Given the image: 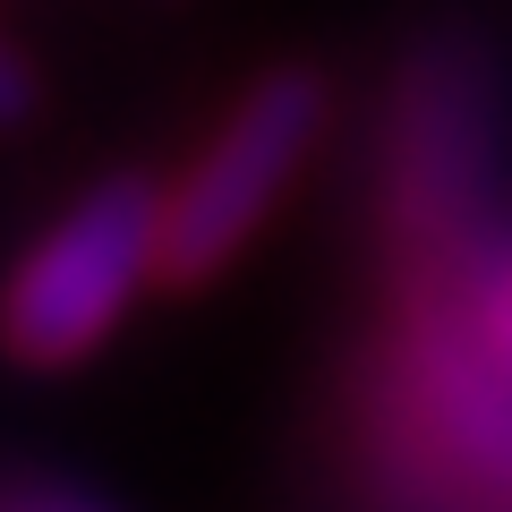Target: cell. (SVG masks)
<instances>
[{
  "label": "cell",
  "instance_id": "3957f363",
  "mask_svg": "<svg viewBox=\"0 0 512 512\" xmlns=\"http://www.w3.org/2000/svg\"><path fill=\"white\" fill-rule=\"evenodd\" d=\"M26 111H35V69H26V60L9 52V43H0V128H9V120H26Z\"/></svg>",
  "mask_w": 512,
  "mask_h": 512
},
{
  "label": "cell",
  "instance_id": "5b68a950",
  "mask_svg": "<svg viewBox=\"0 0 512 512\" xmlns=\"http://www.w3.org/2000/svg\"><path fill=\"white\" fill-rule=\"evenodd\" d=\"M43 512H86V504H43Z\"/></svg>",
  "mask_w": 512,
  "mask_h": 512
},
{
  "label": "cell",
  "instance_id": "6da1fadb",
  "mask_svg": "<svg viewBox=\"0 0 512 512\" xmlns=\"http://www.w3.org/2000/svg\"><path fill=\"white\" fill-rule=\"evenodd\" d=\"M146 282H163V188L103 180L9 265L0 350L18 367H77L120 333Z\"/></svg>",
  "mask_w": 512,
  "mask_h": 512
},
{
  "label": "cell",
  "instance_id": "277c9868",
  "mask_svg": "<svg viewBox=\"0 0 512 512\" xmlns=\"http://www.w3.org/2000/svg\"><path fill=\"white\" fill-rule=\"evenodd\" d=\"M495 333H504V342H512V291L495 299Z\"/></svg>",
  "mask_w": 512,
  "mask_h": 512
},
{
  "label": "cell",
  "instance_id": "7a4b0ae2",
  "mask_svg": "<svg viewBox=\"0 0 512 512\" xmlns=\"http://www.w3.org/2000/svg\"><path fill=\"white\" fill-rule=\"evenodd\" d=\"M325 128V86L299 69H274L239 94V111L214 128V146L163 188V282H214L282 205L299 163Z\"/></svg>",
  "mask_w": 512,
  "mask_h": 512
}]
</instances>
